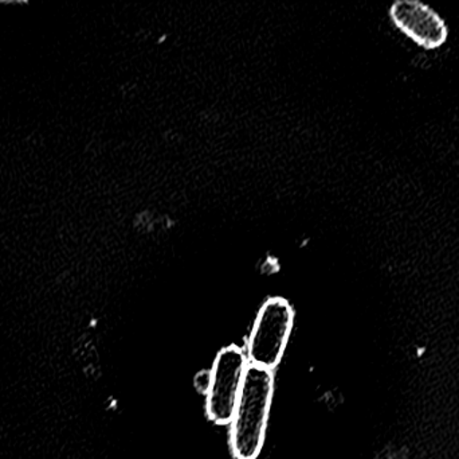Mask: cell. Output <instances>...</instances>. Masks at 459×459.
Instances as JSON below:
<instances>
[{"mask_svg":"<svg viewBox=\"0 0 459 459\" xmlns=\"http://www.w3.org/2000/svg\"><path fill=\"white\" fill-rule=\"evenodd\" d=\"M273 372L248 364L242 390L230 422V444L235 459H256L266 437L272 407Z\"/></svg>","mask_w":459,"mask_h":459,"instance_id":"1","label":"cell"},{"mask_svg":"<svg viewBox=\"0 0 459 459\" xmlns=\"http://www.w3.org/2000/svg\"><path fill=\"white\" fill-rule=\"evenodd\" d=\"M294 323V310L286 299L272 296L256 313L246 356L250 366L274 371L282 360Z\"/></svg>","mask_w":459,"mask_h":459,"instance_id":"2","label":"cell"},{"mask_svg":"<svg viewBox=\"0 0 459 459\" xmlns=\"http://www.w3.org/2000/svg\"><path fill=\"white\" fill-rule=\"evenodd\" d=\"M247 366V356L237 345H229L218 352L210 369L212 380L206 393L207 417L217 425L231 422Z\"/></svg>","mask_w":459,"mask_h":459,"instance_id":"3","label":"cell"},{"mask_svg":"<svg viewBox=\"0 0 459 459\" xmlns=\"http://www.w3.org/2000/svg\"><path fill=\"white\" fill-rule=\"evenodd\" d=\"M396 29L426 50H437L446 43L449 27L430 5L420 0H396L390 8Z\"/></svg>","mask_w":459,"mask_h":459,"instance_id":"4","label":"cell"},{"mask_svg":"<svg viewBox=\"0 0 459 459\" xmlns=\"http://www.w3.org/2000/svg\"><path fill=\"white\" fill-rule=\"evenodd\" d=\"M210 380H212V375H210V371H202L199 372L195 376V388L201 393H207L210 387Z\"/></svg>","mask_w":459,"mask_h":459,"instance_id":"5","label":"cell"}]
</instances>
